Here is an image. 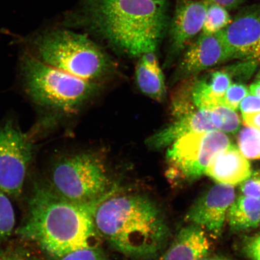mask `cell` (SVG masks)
<instances>
[{"label": "cell", "instance_id": "35", "mask_svg": "<svg viewBox=\"0 0 260 260\" xmlns=\"http://www.w3.org/2000/svg\"><path fill=\"white\" fill-rule=\"evenodd\" d=\"M258 78H259V79H260V73H259V74L258 75Z\"/></svg>", "mask_w": 260, "mask_h": 260}, {"label": "cell", "instance_id": "1", "mask_svg": "<svg viewBox=\"0 0 260 260\" xmlns=\"http://www.w3.org/2000/svg\"><path fill=\"white\" fill-rule=\"evenodd\" d=\"M168 0H80L63 25L81 27L131 56L155 52L170 23Z\"/></svg>", "mask_w": 260, "mask_h": 260}, {"label": "cell", "instance_id": "31", "mask_svg": "<svg viewBox=\"0 0 260 260\" xmlns=\"http://www.w3.org/2000/svg\"><path fill=\"white\" fill-rule=\"evenodd\" d=\"M250 92L252 95L260 97V80L256 81L250 86Z\"/></svg>", "mask_w": 260, "mask_h": 260}, {"label": "cell", "instance_id": "36", "mask_svg": "<svg viewBox=\"0 0 260 260\" xmlns=\"http://www.w3.org/2000/svg\"><path fill=\"white\" fill-rule=\"evenodd\" d=\"M259 225H260V223H259Z\"/></svg>", "mask_w": 260, "mask_h": 260}, {"label": "cell", "instance_id": "30", "mask_svg": "<svg viewBox=\"0 0 260 260\" xmlns=\"http://www.w3.org/2000/svg\"><path fill=\"white\" fill-rule=\"evenodd\" d=\"M242 116L244 124L260 129V112Z\"/></svg>", "mask_w": 260, "mask_h": 260}, {"label": "cell", "instance_id": "29", "mask_svg": "<svg viewBox=\"0 0 260 260\" xmlns=\"http://www.w3.org/2000/svg\"><path fill=\"white\" fill-rule=\"evenodd\" d=\"M207 2L222 6L229 11L238 8L245 0H206Z\"/></svg>", "mask_w": 260, "mask_h": 260}, {"label": "cell", "instance_id": "13", "mask_svg": "<svg viewBox=\"0 0 260 260\" xmlns=\"http://www.w3.org/2000/svg\"><path fill=\"white\" fill-rule=\"evenodd\" d=\"M211 115L210 110L198 109L175 118L170 125L149 137L146 145L151 149H161L168 147L184 135L215 130Z\"/></svg>", "mask_w": 260, "mask_h": 260}, {"label": "cell", "instance_id": "32", "mask_svg": "<svg viewBox=\"0 0 260 260\" xmlns=\"http://www.w3.org/2000/svg\"><path fill=\"white\" fill-rule=\"evenodd\" d=\"M199 260H232L229 258L225 257L222 256H204V257L200 259Z\"/></svg>", "mask_w": 260, "mask_h": 260}, {"label": "cell", "instance_id": "23", "mask_svg": "<svg viewBox=\"0 0 260 260\" xmlns=\"http://www.w3.org/2000/svg\"><path fill=\"white\" fill-rule=\"evenodd\" d=\"M53 258L54 260H111L100 246L77 249Z\"/></svg>", "mask_w": 260, "mask_h": 260}, {"label": "cell", "instance_id": "20", "mask_svg": "<svg viewBox=\"0 0 260 260\" xmlns=\"http://www.w3.org/2000/svg\"><path fill=\"white\" fill-rule=\"evenodd\" d=\"M238 149L247 159H260V129L246 125L237 137Z\"/></svg>", "mask_w": 260, "mask_h": 260}, {"label": "cell", "instance_id": "28", "mask_svg": "<svg viewBox=\"0 0 260 260\" xmlns=\"http://www.w3.org/2000/svg\"><path fill=\"white\" fill-rule=\"evenodd\" d=\"M246 252L253 260H260V236L255 237L246 246Z\"/></svg>", "mask_w": 260, "mask_h": 260}, {"label": "cell", "instance_id": "4", "mask_svg": "<svg viewBox=\"0 0 260 260\" xmlns=\"http://www.w3.org/2000/svg\"><path fill=\"white\" fill-rule=\"evenodd\" d=\"M19 73L22 90L40 115L28 133L35 141L39 133H47L61 119L79 111L95 88L92 81L42 63L24 51Z\"/></svg>", "mask_w": 260, "mask_h": 260}, {"label": "cell", "instance_id": "5", "mask_svg": "<svg viewBox=\"0 0 260 260\" xmlns=\"http://www.w3.org/2000/svg\"><path fill=\"white\" fill-rule=\"evenodd\" d=\"M24 51L42 63L91 81L111 67L95 42L86 35L66 29H48L32 36L26 40Z\"/></svg>", "mask_w": 260, "mask_h": 260}, {"label": "cell", "instance_id": "18", "mask_svg": "<svg viewBox=\"0 0 260 260\" xmlns=\"http://www.w3.org/2000/svg\"><path fill=\"white\" fill-rule=\"evenodd\" d=\"M232 20L226 9L208 2L202 31L207 34H217L226 27Z\"/></svg>", "mask_w": 260, "mask_h": 260}, {"label": "cell", "instance_id": "26", "mask_svg": "<svg viewBox=\"0 0 260 260\" xmlns=\"http://www.w3.org/2000/svg\"><path fill=\"white\" fill-rule=\"evenodd\" d=\"M255 60H249L246 63L235 65L229 68L226 71L232 79L233 77L239 80L248 79L255 70Z\"/></svg>", "mask_w": 260, "mask_h": 260}, {"label": "cell", "instance_id": "25", "mask_svg": "<svg viewBox=\"0 0 260 260\" xmlns=\"http://www.w3.org/2000/svg\"><path fill=\"white\" fill-rule=\"evenodd\" d=\"M240 191L244 196L260 200V168L251 174L240 184Z\"/></svg>", "mask_w": 260, "mask_h": 260}, {"label": "cell", "instance_id": "8", "mask_svg": "<svg viewBox=\"0 0 260 260\" xmlns=\"http://www.w3.org/2000/svg\"><path fill=\"white\" fill-rule=\"evenodd\" d=\"M36 141L22 131L14 119L0 122V188L9 196L21 194L34 158Z\"/></svg>", "mask_w": 260, "mask_h": 260}, {"label": "cell", "instance_id": "21", "mask_svg": "<svg viewBox=\"0 0 260 260\" xmlns=\"http://www.w3.org/2000/svg\"><path fill=\"white\" fill-rule=\"evenodd\" d=\"M8 196L0 188V243L11 236L15 225V211Z\"/></svg>", "mask_w": 260, "mask_h": 260}, {"label": "cell", "instance_id": "16", "mask_svg": "<svg viewBox=\"0 0 260 260\" xmlns=\"http://www.w3.org/2000/svg\"><path fill=\"white\" fill-rule=\"evenodd\" d=\"M228 216L234 230L255 229L260 223V200L242 194L234 201Z\"/></svg>", "mask_w": 260, "mask_h": 260}, {"label": "cell", "instance_id": "34", "mask_svg": "<svg viewBox=\"0 0 260 260\" xmlns=\"http://www.w3.org/2000/svg\"><path fill=\"white\" fill-rule=\"evenodd\" d=\"M0 260H8L7 256L0 255Z\"/></svg>", "mask_w": 260, "mask_h": 260}, {"label": "cell", "instance_id": "22", "mask_svg": "<svg viewBox=\"0 0 260 260\" xmlns=\"http://www.w3.org/2000/svg\"><path fill=\"white\" fill-rule=\"evenodd\" d=\"M206 79L214 99L222 105L224 95L232 83V77L226 71H217L207 77Z\"/></svg>", "mask_w": 260, "mask_h": 260}, {"label": "cell", "instance_id": "15", "mask_svg": "<svg viewBox=\"0 0 260 260\" xmlns=\"http://www.w3.org/2000/svg\"><path fill=\"white\" fill-rule=\"evenodd\" d=\"M251 166L238 148L231 144L220 152L208 166L205 174L217 183L235 186L251 174Z\"/></svg>", "mask_w": 260, "mask_h": 260}, {"label": "cell", "instance_id": "33", "mask_svg": "<svg viewBox=\"0 0 260 260\" xmlns=\"http://www.w3.org/2000/svg\"><path fill=\"white\" fill-rule=\"evenodd\" d=\"M8 260H32L28 256L24 255H14L8 256Z\"/></svg>", "mask_w": 260, "mask_h": 260}, {"label": "cell", "instance_id": "11", "mask_svg": "<svg viewBox=\"0 0 260 260\" xmlns=\"http://www.w3.org/2000/svg\"><path fill=\"white\" fill-rule=\"evenodd\" d=\"M207 5V1L177 0L170 23L172 53H179L203 30Z\"/></svg>", "mask_w": 260, "mask_h": 260}, {"label": "cell", "instance_id": "6", "mask_svg": "<svg viewBox=\"0 0 260 260\" xmlns=\"http://www.w3.org/2000/svg\"><path fill=\"white\" fill-rule=\"evenodd\" d=\"M50 187L65 200L95 206L112 191L105 164L97 156L87 152L57 158L51 168Z\"/></svg>", "mask_w": 260, "mask_h": 260}, {"label": "cell", "instance_id": "9", "mask_svg": "<svg viewBox=\"0 0 260 260\" xmlns=\"http://www.w3.org/2000/svg\"><path fill=\"white\" fill-rule=\"evenodd\" d=\"M236 198L234 186L216 184L194 201L187 211L186 220L214 236H218Z\"/></svg>", "mask_w": 260, "mask_h": 260}, {"label": "cell", "instance_id": "12", "mask_svg": "<svg viewBox=\"0 0 260 260\" xmlns=\"http://www.w3.org/2000/svg\"><path fill=\"white\" fill-rule=\"evenodd\" d=\"M230 59L232 57L218 34L202 32L187 49L179 70L189 76Z\"/></svg>", "mask_w": 260, "mask_h": 260}, {"label": "cell", "instance_id": "14", "mask_svg": "<svg viewBox=\"0 0 260 260\" xmlns=\"http://www.w3.org/2000/svg\"><path fill=\"white\" fill-rule=\"evenodd\" d=\"M210 247L206 231L190 223L177 233L168 248L155 260H199L207 256Z\"/></svg>", "mask_w": 260, "mask_h": 260}, {"label": "cell", "instance_id": "10", "mask_svg": "<svg viewBox=\"0 0 260 260\" xmlns=\"http://www.w3.org/2000/svg\"><path fill=\"white\" fill-rule=\"evenodd\" d=\"M217 34L232 58L260 60V6L240 12Z\"/></svg>", "mask_w": 260, "mask_h": 260}, {"label": "cell", "instance_id": "24", "mask_svg": "<svg viewBox=\"0 0 260 260\" xmlns=\"http://www.w3.org/2000/svg\"><path fill=\"white\" fill-rule=\"evenodd\" d=\"M248 94V90L241 83H235L230 86L222 100V105L233 110H237L240 103Z\"/></svg>", "mask_w": 260, "mask_h": 260}, {"label": "cell", "instance_id": "17", "mask_svg": "<svg viewBox=\"0 0 260 260\" xmlns=\"http://www.w3.org/2000/svg\"><path fill=\"white\" fill-rule=\"evenodd\" d=\"M136 80L141 92L155 101H162L166 95L164 74L160 66L149 67L139 60L136 68Z\"/></svg>", "mask_w": 260, "mask_h": 260}, {"label": "cell", "instance_id": "3", "mask_svg": "<svg viewBox=\"0 0 260 260\" xmlns=\"http://www.w3.org/2000/svg\"><path fill=\"white\" fill-rule=\"evenodd\" d=\"M97 206L65 200L50 186L39 187L29 203L25 222L17 232L53 258L99 246L102 237L94 220Z\"/></svg>", "mask_w": 260, "mask_h": 260}, {"label": "cell", "instance_id": "7", "mask_svg": "<svg viewBox=\"0 0 260 260\" xmlns=\"http://www.w3.org/2000/svg\"><path fill=\"white\" fill-rule=\"evenodd\" d=\"M230 145L225 133L216 129L182 136L168 147L165 175L169 183L178 186L200 178L213 159Z\"/></svg>", "mask_w": 260, "mask_h": 260}, {"label": "cell", "instance_id": "27", "mask_svg": "<svg viewBox=\"0 0 260 260\" xmlns=\"http://www.w3.org/2000/svg\"><path fill=\"white\" fill-rule=\"evenodd\" d=\"M240 109L242 115L260 112V97L253 95L245 96L240 103Z\"/></svg>", "mask_w": 260, "mask_h": 260}, {"label": "cell", "instance_id": "19", "mask_svg": "<svg viewBox=\"0 0 260 260\" xmlns=\"http://www.w3.org/2000/svg\"><path fill=\"white\" fill-rule=\"evenodd\" d=\"M211 121L215 128L224 133H236L240 126V119L235 110L223 105L211 110Z\"/></svg>", "mask_w": 260, "mask_h": 260}, {"label": "cell", "instance_id": "2", "mask_svg": "<svg viewBox=\"0 0 260 260\" xmlns=\"http://www.w3.org/2000/svg\"><path fill=\"white\" fill-rule=\"evenodd\" d=\"M94 220L112 248L135 260H154L170 238L164 213L145 195H110L98 205Z\"/></svg>", "mask_w": 260, "mask_h": 260}]
</instances>
